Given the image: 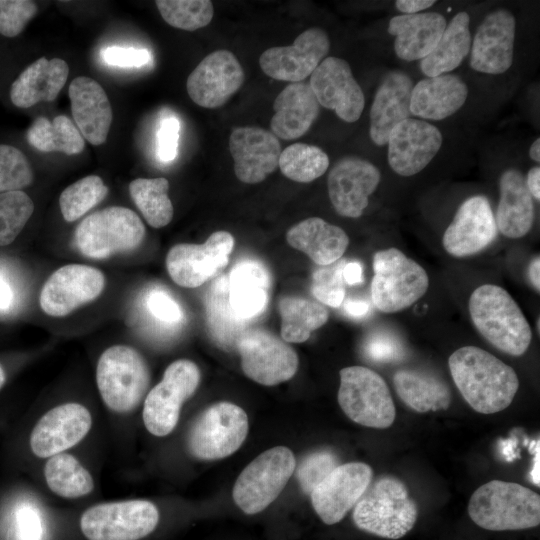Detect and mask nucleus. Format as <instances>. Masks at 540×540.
I'll return each mask as SVG.
<instances>
[{"label":"nucleus","instance_id":"obj_42","mask_svg":"<svg viewBox=\"0 0 540 540\" xmlns=\"http://www.w3.org/2000/svg\"><path fill=\"white\" fill-rule=\"evenodd\" d=\"M329 163L328 155L320 147L297 142L281 151L278 166L287 178L309 183L322 176Z\"/></svg>","mask_w":540,"mask_h":540},{"label":"nucleus","instance_id":"obj_49","mask_svg":"<svg viewBox=\"0 0 540 540\" xmlns=\"http://www.w3.org/2000/svg\"><path fill=\"white\" fill-rule=\"evenodd\" d=\"M37 10L31 0H0V34L8 38L18 36Z\"/></svg>","mask_w":540,"mask_h":540},{"label":"nucleus","instance_id":"obj_12","mask_svg":"<svg viewBox=\"0 0 540 540\" xmlns=\"http://www.w3.org/2000/svg\"><path fill=\"white\" fill-rule=\"evenodd\" d=\"M200 382L198 366L187 359L171 363L162 380L147 394L143 407L146 429L155 436H166L177 425L183 403L196 391Z\"/></svg>","mask_w":540,"mask_h":540},{"label":"nucleus","instance_id":"obj_48","mask_svg":"<svg viewBox=\"0 0 540 540\" xmlns=\"http://www.w3.org/2000/svg\"><path fill=\"white\" fill-rule=\"evenodd\" d=\"M338 465L337 456L329 450L315 451L306 456L297 468V479L303 492L310 495Z\"/></svg>","mask_w":540,"mask_h":540},{"label":"nucleus","instance_id":"obj_54","mask_svg":"<svg viewBox=\"0 0 540 540\" xmlns=\"http://www.w3.org/2000/svg\"><path fill=\"white\" fill-rule=\"evenodd\" d=\"M17 535L20 540H41L44 528L38 509L31 504H23L16 511Z\"/></svg>","mask_w":540,"mask_h":540},{"label":"nucleus","instance_id":"obj_52","mask_svg":"<svg viewBox=\"0 0 540 540\" xmlns=\"http://www.w3.org/2000/svg\"><path fill=\"white\" fill-rule=\"evenodd\" d=\"M101 56L103 61L108 65L128 68L144 66L151 60V54L146 49L120 46L104 48Z\"/></svg>","mask_w":540,"mask_h":540},{"label":"nucleus","instance_id":"obj_31","mask_svg":"<svg viewBox=\"0 0 540 540\" xmlns=\"http://www.w3.org/2000/svg\"><path fill=\"white\" fill-rule=\"evenodd\" d=\"M69 67L65 60L41 57L27 66L10 87V100L18 108L56 99L66 84Z\"/></svg>","mask_w":540,"mask_h":540},{"label":"nucleus","instance_id":"obj_33","mask_svg":"<svg viewBox=\"0 0 540 540\" xmlns=\"http://www.w3.org/2000/svg\"><path fill=\"white\" fill-rule=\"evenodd\" d=\"M227 279L229 303L239 320L246 322L265 310L270 274L261 262L241 260L232 267Z\"/></svg>","mask_w":540,"mask_h":540},{"label":"nucleus","instance_id":"obj_24","mask_svg":"<svg viewBox=\"0 0 540 540\" xmlns=\"http://www.w3.org/2000/svg\"><path fill=\"white\" fill-rule=\"evenodd\" d=\"M92 418L89 410L78 403L56 406L45 413L34 426L30 447L40 458L62 453L80 442L89 432Z\"/></svg>","mask_w":540,"mask_h":540},{"label":"nucleus","instance_id":"obj_17","mask_svg":"<svg viewBox=\"0 0 540 540\" xmlns=\"http://www.w3.org/2000/svg\"><path fill=\"white\" fill-rule=\"evenodd\" d=\"M329 49L326 31L311 27L298 35L292 45L271 47L262 52L259 64L262 71L275 80L302 82L326 58Z\"/></svg>","mask_w":540,"mask_h":540},{"label":"nucleus","instance_id":"obj_62","mask_svg":"<svg viewBox=\"0 0 540 540\" xmlns=\"http://www.w3.org/2000/svg\"><path fill=\"white\" fill-rule=\"evenodd\" d=\"M528 155L532 161L539 164L540 162V139L537 137L529 147Z\"/></svg>","mask_w":540,"mask_h":540},{"label":"nucleus","instance_id":"obj_53","mask_svg":"<svg viewBox=\"0 0 540 540\" xmlns=\"http://www.w3.org/2000/svg\"><path fill=\"white\" fill-rule=\"evenodd\" d=\"M366 355L377 362H393L403 355L400 343L384 333L372 335L365 343Z\"/></svg>","mask_w":540,"mask_h":540},{"label":"nucleus","instance_id":"obj_26","mask_svg":"<svg viewBox=\"0 0 540 540\" xmlns=\"http://www.w3.org/2000/svg\"><path fill=\"white\" fill-rule=\"evenodd\" d=\"M413 86L410 76L400 70H392L383 77L369 113V135L377 146H385L391 130L413 117L410 112Z\"/></svg>","mask_w":540,"mask_h":540},{"label":"nucleus","instance_id":"obj_10","mask_svg":"<svg viewBox=\"0 0 540 540\" xmlns=\"http://www.w3.org/2000/svg\"><path fill=\"white\" fill-rule=\"evenodd\" d=\"M158 508L147 500L103 503L88 508L80 527L88 540H140L155 531Z\"/></svg>","mask_w":540,"mask_h":540},{"label":"nucleus","instance_id":"obj_44","mask_svg":"<svg viewBox=\"0 0 540 540\" xmlns=\"http://www.w3.org/2000/svg\"><path fill=\"white\" fill-rule=\"evenodd\" d=\"M155 4L166 23L186 31L207 26L214 15L209 0H157Z\"/></svg>","mask_w":540,"mask_h":540},{"label":"nucleus","instance_id":"obj_14","mask_svg":"<svg viewBox=\"0 0 540 540\" xmlns=\"http://www.w3.org/2000/svg\"><path fill=\"white\" fill-rule=\"evenodd\" d=\"M233 246L234 238L227 231L212 233L203 244H177L166 256L167 271L179 286H201L227 265Z\"/></svg>","mask_w":540,"mask_h":540},{"label":"nucleus","instance_id":"obj_40","mask_svg":"<svg viewBox=\"0 0 540 540\" xmlns=\"http://www.w3.org/2000/svg\"><path fill=\"white\" fill-rule=\"evenodd\" d=\"M44 475L50 490L64 498L82 497L93 490L90 473L74 456L67 453L49 457Z\"/></svg>","mask_w":540,"mask_h":540},{"label":"nucleus","instance_id":"obj_15","mask_svg":"<svg viewBox=\"0 0 540 540\" xmlns=\"http://www.w3.org/2000/svg\"><path fill=\"white\" fill-rule=\"evenodd\" d=\"M372 468L363 462L338 465L310 493L314 511L326 525L339 523L367 490Z\"/></svg>","mask_w":540,"mask_h":540},{"label":"nucleus","instance_id":"obj_36","mask_svg":"<svg viewBox=\"0 0 540 540\" xmlns=\"http://www.w3.org/2000/svg\"><path fill=\"white\" fill-rule=\"evenodd\" d=\"M400 399L419 413L448 409L451 392L439 377L414 369H400L393 376Z\"/></svg>","mask_w":540,"mask_h":540},{"label":"nucleus","instance_id":"obj_3","mask_svg":"<svg viewBox=\"0 0 540 540\" xmlns=\"http://www.w3.org/2000/svg\"><path fill=\"white\" fill-rule=\"evenodd\" d=\"M468 514L485 530L530 529L540 524V496L518 483L491 480L471 495Z\"/></svg>","mask_w":540,"mask_h":540},{"label":"nucleus","instance_id":"obj_27","mask_svg":"<svg viewBox=\"0 0 540 540\" xmlns=\"http://www.w3.org/2000/svg\"><path fill=\"white\" fill-rule=\"evenodd\" d=\"M68 93L72 116L83 138L92 145L103 144L113 119L103 87L90 77L79 76L71 81Z\"/></svg>","mask_w":540,"mask_h":540},{"label":"nucleus","instance_id":"obj_22","mask_svg":"<svg viewBox=\"0 0 540 540\" xmlns=\"http://www.w3.org/2000/svg\"><path fill=\"white\" fill-rule=\"evenodd\" d=\"M104 285V275L98 269L82 264L65 265L43 285L40 306L46 314L62 317L96 299Z\"/></svg>","mask_w":540,"mask_h":540},{"label":"nucleus","instance_id":"obj_35","mask_svg":"<svg viewBox=\"0 0 540 540\" xmlns=\"http://www.w3.org/2000/svg\"><path fill=\"white\" fill-rule=\"evenodd\" d=\"M470 21V15L460 11L447 22L435 48L420 61V69L426 77L450 73L467 57L472 43Z\"/></svg>","mask_w":540,"mask_h":540},{"label":"nucleus","instance_id":"obj_29","mask_svg":"<svg viewBox=\"0 0 540 540\" xmlns=\"http://www.w3.org/2000/svg\"><path fill=\"white\" fill-rule=\"evenodd\" d=\"M467 97V84L459 75L447 73L426 77L413 86L410 112L425 121L444 120L458 112Z\"/></svg>","mask_w":540,"mask_h":540},{"label":"nucleus","instance_id":"obj_55","mask_svg":"<svg viewBox=\"0 0 540 540\" xmlns=\"http://www.w3.org/2000/svg\"><path fill=\"white\" fill-rule=\"evenodd\" d=\"M436 2L434 0H397L394 5L400 14L410 15L424 12Z\"/></svg>","mask_w":540,"mask_h":540},{"label":"nucleus","instance_id":"obj_47","mask_svg":"<svg viewBox=\"0 0 540 540\" xmlns=\"http://www.w3.org/2000/svg\"><path fill=\"white\" fill-rule=\"evenodd\" d=\"M345 259L322 266L312 276L311 292L323 304L339 307L345 298V282L342 276Z\"/></svg>","mask_w":540,"mask_h":540},{"label":"nucleus","instance_id":"obj_61","mask_svg":"<svg viewBox=\"0 0 540 540\" xmlns=\"http://www.w3.org/2000/svg\"><path fill=\"white\" fill-rule=\"evenodd\" d=\"M540 258L536 256L528 266V279L532 284L533 288L539 292L540 291Z\"/></svg>","mask_w":540,"mask_h":540},{"label":"nucleus","instance_id":"obj_57","mask_svg":"<svg viewBox=\"0 0 540 540\" xmlns=\"http://www.w3.org/2000/svg\"><path fill=\"white\" fill-rule=\"evenodd\" d=\"M342 276L348 285L360 284L363 281V270L359 262H346L343 267Z\"/></svg>","mask_w":540,"mask_h":540},{"label":"nucleus","instance_id":"obj_16","mask_svg":"<svg viewBox=\"0 0 540 540\" xmlns=\"http://www.w3.org/2000/svg\"><path fill=\"white\" fill-rule=\"evenodd\" d=\"M442 144L443 136L437 126L415 117L407 118L389 134L388 164L400 176H414L429 165Z\"/></svg>","mask_w":540,"mask_h":540},{"label":"nucleus","instance_id":"obj_64","mask_svg":"<svg viewBox=\"0 0 540 540\" xmlns=\"http://www.w3.org/2000/svg\"><path fill=\"white\" fill-rule=\"evenodd\" d=\"M537 332L538 334L540 332V318L539 317L537 318Z\"/></svg>","mask_w":540,"mask_h":540},{"label":"nucleus","instance_id":"obj_34","mask_svg":"<svg viewBox=\"0 0 540 540\" xmlns=\"http://www.w3.org/2000/svg\"><path fill=\"white\" fill-rule=\"evenodd\" d=\"M286 240L320 266L341 259L349 245V237L342 228L319 217L307 218L291 227Z\"/></svg>","mask_w":540,"mask_h":540},{"label":"nucleus","instance_id":"obj_9","mask_svg":"<svg viewBox=\"0 0 540 540\" xmlns=\"http://www.w3.org/2000/svg\"><path fill=\"white\" fill-rule=\"evenodd\" d=\"M296 468L293 452L284 446L266 450L238 476L232 497L246 515L264 511L281 493Z\"/></svg>","mask_w":540,"mask_h":540},{"label":"nucleus","instance_id":"obj_41","mask_svg":"<svg viewBox=\"0 0 540 540\" xmlns=\"http://www.w3.org/2000/svg\"><path fill=\"white\" fill-rule=\"evenodd\" d=\"M169 182L166 178H137L130 182L132 200L147 223L161 228L173 218V205L168 196Z\"/></svg>","mask_w":540,"mask_h":540},{"label":"nucleus","instance_id":"obj_25","mask_svg":"<svg viewBox=\"0 0 540 540\" xmlns=\"http://www.w3.org/2000/svg\"><path fill=\"white\" fill-rule=\"evenodd\" d=\"M229 150L236 177L247 184L262 182L274 172L281 154L278 138L268 130L253 126L233 129Z\"/></svg>","mask_w":540,"mask_h":540},{"label":"nucleus","instance_id":"obj_58","mask_svg":"<svg viewBox=\"0 0 540 540\" xmlns=\"http://www.w3.org/2000/svg\"><path fill=\"white\" fill-rule=\"evenodd\" d=\"M343 309L350 317L361 318L369 312L370 305L365 300L347 299L343 304Z\"/></svg>","mask_w":540,"mask_h":540},{"label":"nucleus","instance_id":"obj_6","mask_svg":"<svg viewBox=\"0 0 540 540\" xmlns=\"http://www.w3.org/2000/svg\"><path fill=\"white\" fill-rule=\"evenodd\" d=\"M100 395L107 407L125 413L135 409L150 382L148 366L132 347L115 345L100 356L96 370Z\"/></svg>","mask_w":540,"mask_h":540},{"label":"nucleus","instance_id":"obj_13","mask_svg":"<svg viewBox=\"0 0 540 540\" xmlns=\"http://www.w3.org/2000/svg\"><path fill=\"white\" fill-rule=\"evenodd\" d=\"M236 348L244 374L259 384L277 385L291 379L297 371L295 350L268 330L245 329L237 339Z\"/></svg>","mask_w":540,"mask_h":540},{"label":"nucleus","instance_id":"obj_21","mask_svg":"<svg viewBox=\"0 0 540 540\" xmlns=\"http://www.w3.org/2000/svg\"><path fill=\"white\" fill-rule=\"evenodd\" d=\"M244 70L228 50L208 54L187 78L189 97L197 105L213 109L225 104L242 86Z\"/></svg>","mask_w":540,"mask_h":540},{"label":"nucleus","instance_id":"obj_38","mask_svg":"<svg viewBox=\"0 0 540 540\" xmlns=\"http://www.w3.org/2000/svg\"><path fill=\"white\" fill-rule=\"evenodd\" d=\"M26 137L32 147L42 152L75 155L85 148L83 136L65 115H58L52 121L44 116L36 118L28 128Z\"/></svg>","mask_w":540,"mask_h":540},{"label":"nucleus","instance_id":"obj_45","mask_svg":"<svg viewBox=\"0 0 540 540\" xmlns=\"http://www.w3.org/2000/svg\"><path fill=\"white\" fill-rule=\"evenodd\" d=\"M34 212V203L24 191L0 193V246L11 244Z\"/></svg>","mask_w":540,"mask_h":540},{"label":"nucleus","instance_id":"obj_4","mask_svg":"<svg viewBox=\"0 0 540 540\" xmlns=\"http://www.w3.org/2000/svg\"><path fill=\"white\" fill-rule=\"evenodd\" d=\"M417 517L416 502L404 483L394 476H381L370 483L352 513L359 530L394 540L410 532Z\"/></svg>","mask_w":540,"mask_h":540},{"label":"nucleus","instance_id":"obj_1","mask_svg":"<svg viewBox=\"0 0 540 540\" xmlns=\"http://www.w3.org/2000/svg\"><path fill=\"white\" fill-rule=\"evenodd\" d=\"M452 379L468 405L478 413L493 414L513 401L519 379L514 369L488 351L464 346L448 359Z\"/></svg>","mask_w":540,"mask_h":540},{"label":"nucleus","instance_id":"obj_60","mask_svg":"<svg viewBox=\"0 0 540 540\" xmlns=\"http://www.w3.org/2000/svg\"><path fill=\"white\" fill-rule=\"evenodd\" d=\"M539 440H534L530 444V451L533 453V465L530 471V478L534 485H540V446Z\"/></svg>","mask_w":540,"mask_h":540},{"label":"nucleus","instance_id":"obj_51","mask_svg":"<svg viewBox=\"0 0 540 540\" xmlns=\"http://www.w3.org/2000/svg\"><path fill=\"white\" fill-rule=\"evenodd\" d=\"M180 122L177 117L168 115L160 120L157 130L156 152L162 162L174 160L178 152Z\"/></svg>","mask_w":540,"mask_h":540},{"label":"nucleus","instance_id":"obj_11","mask_svg":"<svg viewBox=\"0 0 540 540\" xmlns=\"http://www.w3.org/2000/svg\"><path fill=\"white\" fill-rule=\"evenodd\" d=\"M248 433V417L239 406L219 402L205 409L191 426L187 446L201 460L225 458L239 449Z\"/></svg>","mask_w":540,"mask_h":540},{"label":"nucleus","instance_id":"obj_50","mask_svg":"<svg viewBox=\"0 0 540 540\" xmlns=\"http://www.w3.org/2000/svg\"><path fill=\"white\" fill-rule=\"evenodd\" d=\"M146 305L150 314L163 323L178 324L183 319L180 305L163 290H151L147 294Z\"/></svg>","mask_w":540,"mask_h":540},{"label":"nucleus","instance_id":"obj_20","mask_svg":"<svg viewBox=\"0 0 540 540\" xmlns=\"http://www.w3.org/2000/svg\"><path fill=\"white\" fill-rule=\"evenodd\" d=\"M309 85L319 105L341 120L354 123L361 117L365 96L346 60L326 57L311 74Z\"/></svg>","mask_w":540,"mask_h":540},{"label":"nucleus","instance_id":"obj_28","mask_svg":"<svg viewBox=\"0 0 540 540\" xmlns=\"http://www.w3.org/2000/svg\"><path fill=\"white\" fill-rule=\"evenodd\" d=\"M447 25L446 18L439 12L398 14L388 23V32L394 36V52L403 61L422 60L439 42Z\"/></svg>","mask_w":540,"mask_h":540},{"label":"nucleus","instance_id":"obj_7","mask_svg":"<svg viewBox=\"0 0 540 540\" xmlns=\"http://www.w3.org/2000/svg\"><path fill=\"white\" fill-rule=\"evenodd\" d=\"M144 236L145 226L134 211L111 206L84 218L75 230L74 240L84 256L103 259L137 248Z\"/></svg>","mask_w":540,"mask_h":540},{"label":"nucleus","instance_id":"obj_18","mask_svg":"<svg viewBox=\"0 0 540 540\" xmlns=\"http://www.w3.org/2000/svg\"><path fill=\"white\" fill-rule=\"evenodd\" d=\"M516 19L504 8L486 14L471 43L469 64L472 70L489 75L508 71L514 60Z\"/></svg>","mask_w":540,"mask_h":540},{"label":"nucleus","instance_id":"obj_39","mask_svg":"<svg viewBox=\"0 0 540 540\" xmlns=\"http://www.w3.org/2000/svg\"><path fill=\"white\" fill-rule=\"evenodd\" d=\"M208 324L213 339L223 348L236 347L240 334L245 330L229 303L227 276H220L212 284L207 298Z\"/></svg>","mask_w":540,"mask_h":540},{"label":"nucleus","instance_id":"obj_32","mask_svg":"<svg viewBox=\"0 0 540 540\" xmlns=\"http://www.w3.org/2000/svg\"><path fill=\"white\" fill-rule=\"evenodd\" d=\"M274 116L270 126L272 133L284 140L303 136L319 115L320 105L309 83L296 82L287 85L276 97Z\"/></svg>","mask_w":540,"mask_h":540},{"label":"nucleus","instance_id":"obj_5","mask_svg":"<svg viewBox=\"0 0 540 540\" xmlns=\"http://www.w3.org/2000/svg\"><path fill=\"white\" fill-rule=\"evenodd\" d=\"M371 298L384 313H396L412 306L425 295L429 277L425 269L397 248L375 252Z\"/></svg>","mask_w":540,"mask_h":540},{"label":"nucleus","instance_id":"obj_8","mask_svg":"<svg viewBox=\"0 0 540 540\" xmlns=\"http://www.w3.org/2000/svg\"><path fill=\"white\" fill-rule=\"evenodd\" d=\"M338 403L348 418L362 426L386 429L395 420V405L387 383L367 367L341 369Z\"/></svg>","mask_w":540,"mask_h":540},{"label":"nucleus","instance_id":"obj_30","mask_svg":"<svg viewBox=\"0 0 540 540\" xmlns=\"http://www.w3.org/2000/svg\"><path fill=\"white\" fill-rule=\"evenodd\" d=\"M499 191L494 215L498 231L510 239L524 237L534 224L535 205L523 174L516 168L504 170L499 178Z\"/></svg>","mask_w":540,"mask_h":540},{"label":"nucleus","instance_id":"obj_63","mask_svg":"<svg viewBox=\"0 0 540 540\" xmlns=\"http://www.w3.org/2000/svg\"><path fill=\"white\" fill-rule=\"evenodd\" d=\"M4 382H5V373H4L3 368L0 365V389L4 385Z\"/></svg>","mask_w":540,"mask_h":540},{"label":"nucleus","instance_id":"obj_56","mask_svg":"<svg viewBox=\"0 0 540 540\" xmlns=\"http://www.w3.org/2000/svg\"><path fill=\"white\" fill-rule=\"evenodd\" d=\"M14 302V292L7 278L0 272V312H7Z\"/></svg>","mask_w":540,"mask_h":540},{"label":"nucleus","instance_id":"obj_19","mask_svg":"<svg viewBox=\"0 0 540 540\" xmlns=\"http://www.w3.org/2000/svg\"><path fill=\"white\" fill-rule=\"evenodd\" d=\"M380 180V170L370 161L357 156L339 159L327 178L328 195L333 208L343 217L359 218Z\"/></svg>","mask_w":540,"mask_h":540},{"label":"nucleus","instance_id":"obj_37","mask_svg":"<svg viewBox=\"0 0 540 540\" xmlns=\"http://www.w3.org/2000/svg\"><path fill=\"white\" fill-rule=\"evenodd\" d=\"M281 337L285 342H305L311 333L328 320V311L320 303L299 297L283 296L278 303Z\"/></svg>","mask_w":540,"mask_h":540},{"label":"nucleus","instance_id":"obj_46","mask_svg":"<svg viewBox=\"0 0 540 540\" xmlns=\"http://www.w3.org/2000/svg\"><path fill=\"white\" fill-rule=\"evenodd\" d=\"M26 155L18 148L0 144V193L20 191L33 181Z\"/></svg>","mask_w":540,"mask_h":540},{"label":"nucleus","instance_id":"obj_43","mask_svg":"<svg viewBox=\"0 0 540 540\" xmlns=\"http://www.w3.org/2000/svg\"><path fill=\"white\" fill-rule=\"evenodd\" d=\"M108 194V187L97 175L86 176L68 187L59 197L60 210L67 222H73L99 204Z\"/></svg>","mask_w":540,"mask_h":540},{"label":"nucleus","instance_id":"obj_2","mask_svg":"<svg viewBox=\"0 0 540 540\" xmlns=\"http://www.w3.org/2000/svg\"><path fill=\"white\" fill-rule=\"evenodd\" d=\"M469 313L475 328L496 349L512 356L528 350L530 325L504 288L494 284L477 287L469 298Z\"/></svg>","mask_w":540,"mask_h":540},{"label":"nucleus","instance_id":"obj_59","mask_svg":"<svg viewBox=\"0 0 540 540\" xmlns=\"http://www.w3.org/2000/svg\"><path fill=\"white\" fill-rule=\"evenodd\" d=\"M525 185L532 198L539 202L540 200V167L533 166L524 178Z\"/></svg>","mask_w":540,"mask_h":540},{"label":"nucleus","instance_id":"obj_23","mask_svg":"<svg viewBox=\"0 0 540 540\" xmlns=\"http://www.w3.org/2000/svg\"><path fill=\"white\" fill-rule=\"evenodd\" d=\"M497 234L489 200L484 195H474L459 206L444 232L442 244L449 255L463 258L484 250Z\"/></svg>","mask_w":540,"mask_h":540}]
</instances>
